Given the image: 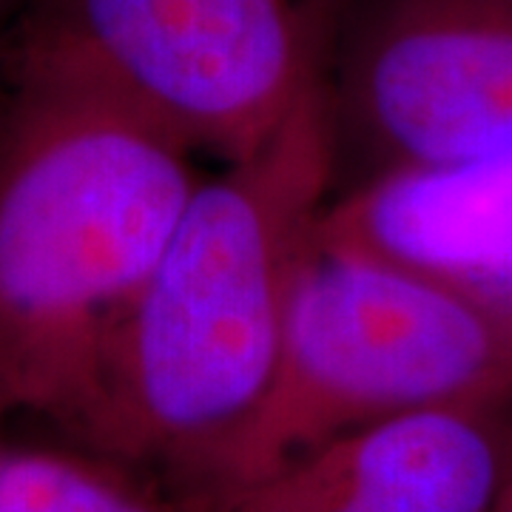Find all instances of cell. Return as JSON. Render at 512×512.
Instances as JSON below:
<instances>
[{"label":"cell","mask_w":512,"mask_h":512,"mask_svg":"<svg viewBox=\"0 0 512 512\" xmlns=\"http://www.w3.org/2000/svg\"><path fill=\"white\" fill-rule=\"evenodd\" d=\"M194 148L66 57L0 55V419L83 447L111 345L202 183Z\"/></svg>","instance_id":"1"},{"label":"cell","mask_w":512,"mask_h":512,"mask_svg":"<svg viewBox=\"0 0 512 512\" xmlns=\"http://www.w3.org/2000/svg\"><path fill=\"white\" fill-rule=\"evenodd\" d=\"M336 194L325 72L274 134L197 185L111 345L86 447L194 507L274 390L293 291Z\"/></svg>","instance_id":"2"},{"label":"cell","mask_w":512,"mask_h":512,"mask_svg":"<svg viewBox=\"0 0 512 512\" xmlns=\"http://www.w3.org/2000/svg\"><path fill=\"white\" fill-rule=\"evenodd\" d=\"M512 399V311L373 256L313 248L268 404L191 507L370 424Z\"/></svg>","instance_id":"3"},{"label":"cell","mask_w":512,"mask_h":512,"mask_svg":"<svg viewBox=\"0 0 512 512\" xmlns=\"http://www.w3.org/2000/svg\"><path fill=\"white\" fill-rule=\"evenodd\" d=\"M12 37L77 63L222 163L262 146L325 72L293 0H26Z\"/></svg>","instance_id":"4"},{"label":"cell","mask_w":512,"mask_h":512,"mask_svg":"<svg viewBox=\"0 0 512 512\" xmlns=\"http://www.w3.org/2000/svg\"><path fill=\"white\" fill-rule=\"evenodd\" d=\"M336 191L512 148V0H362L325 60Z\"/></svg>","instance_id":"5"},{"label":"cell","mask_w":512,"mask_h":512,"mask_svg":"<svg viewBox=\"0 0 512 512\" xmlns=\"http://www.w3.org/2000/svg\"><path fill=\"white\" fill-rule=\"evenodd\" d=\"M510 402L370 424L248 481L208 512H490Z\"/></svg>","instance_id":"6"},{"label":"cell","mask_w":512,"mask_h":512,"mask_svg":"<svg viewBox=\"0 0 512 512\" xmlns=\"http://www.w3.org/2000/svg\"><path fill=\"white\" fill-rule=\"evenodd\" d=\"M316 242L512 311V148L348 185L328 202Z\"/></svg>","instance_id":"7"},{"label":"cell","mask_w":512,"mask_h":512,"mask_svg":"<svg viewBox=\"0 0 512 512\" xmlns=\"http://www.w3.org/2000/svg\"><path fill=\"white\" fill-rule=\"evenodd\" d=\"M106 456L0 441V512H163Z\"/></svg>","instance_id":"8"},{"label":"cell","mask_w":512,"mask_h":512,"mask_svg":"<svg viewBox=\"0 0 512 512\" xmlns=\"http://www.w3.org/2000/svg\"><path fill=\"white\" fill-rule=\"evenodd\" d=\"M490 512H512V410L507 421V436H504V456H501V473L495 484L493 504Z\"/></svg>","instance_id":"9"},{"label":"cell","mask_w":512,"mask_h":512,"mask_svg":"<svg viewBox=\"0 0 512 512\" xmlns=\"http://www.w3.org/2000/svg\"><path fill=\"white\" fill-rule=\"evenodd\" d=\"M23 3H26V0H0V26L18 18Z\"/></svg>","instance_id":"10"}]
</instances>
